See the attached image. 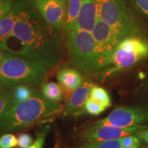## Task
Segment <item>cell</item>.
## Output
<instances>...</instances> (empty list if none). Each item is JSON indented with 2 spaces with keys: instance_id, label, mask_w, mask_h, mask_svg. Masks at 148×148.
<instances>
[{
  "instance_id": "obj_23",
  "label": "cell",
  "mask_w": 148,
  "mask_h": 148,
  "mask_svg": "<svg viewBox=\"0 0 148 148\" xmlns=\"http://www.w3.org/2000/svg\"><path fill=\"white\" fill-rule=\"evenodd\" d=\"M123 148H140V142L137 135H129L120 138Z\"/></svg>"
},
{
  "instance_id": "obj_2",
  "label": "cell",
  "mask_w": 148,
  "mask_h": 148,
  "mask_svg": "<svg viewBox=\"0 0 148 148\" xmlns=\"http://www.w3.org/2000/svg\"><path fill=\"white\" fill-rule=\"evenodd\" d=\"M62 107L35 91L32 97L10 104L0 119V131L17 130L60 113Z\"/></svg>"
},
{
  "instance_id": "obj_29",
  "label": "cell",
  "mask_w": 148,
  "mask_h": 148,
  "mask_svg": "<svg viewBox=\"0 0 148 148\" xmlns=\"http://www.w3.org/2000/svg\"><path fill=\"white\" fill-rule=\"evenodd\" d=\"M0 47V66H1V64H2L3 58H4V51Z\"/></svg>"
},
{
  "instance_id": "obj_16",
  "label": "cell",
  "mask_w": 148,
  "mask_h": 148,
  "mask_svg": "<svg viewBox=\"0 0 148 148\" xmlns=\"http://www.w3.org/2000/svg\"><path fill=\"white\" fill-rule=\"evenodd\" d=\"M42 94L47 99L53 102L58 103L63 100V90L62 86L58 83H43L42 85Z\"/></svg>"
},
{
  "instance_id": "obj_19",
  "label": "cell",
  "mask_w": 148,
  "mask_h": 148,
  "mask_svg": "<svg viewBox=\"0 0 148 148\" xmlns=\"http://www.w3.org/2000/svg\"><path fill=\"white\" fill-rule=\"evenodd\" d=\"M12 99L11 89L0 86V119L10 106Z\"/></svg>"
},
{
  "instance_id": "obj_8",
  "label": "cell",
  "mask_w": 148,
  "mask_h": 148,
  "mask_svg": "<svg viewBox=\"0 0 148 148\" xmlns=\"http://www.w3.org/2000/svg\"><path fill=\"white\" fill-rule=\"evenodd\" d=\"M94 123L117 127H130L148 124V107H118L106 117Z\"/></svg>"
},
{
  "instance_id": "obj_13",
  "label": "cell",
  "mask_w": 148,
  "mask_h": 148,
  "mask_svg": "<svg viewBox=\"0 0 148 148\" xmlns=\"http://www.w3.org/2000/svg\"><path fill=\"white\" fill-rule=\"evenodd\" d=\"M56 77L62 87L69 92L76 89L84 81L78 70L66 64L60 67Z\"/></svg>"
},
{
  "instance_id": "obj_20",
  "label": "cell",
  "mask_w": 148,
  "mask_h": 148,
  "mask_svg": "<svg viewBox=\"0 0 148 148\" xmlns=\"http://www.w3.org/2000/svg\"><path fill=\"white\" fill-rule=\"evenodd\" d=\"M75 148H123L120 139L86 143Z\"/></svg>"
},
{
  "instance_id": "obj_4",
  "label": "cell",
  "mask_w": 148,
  "mask_h": 148,
  "mask_svg": "<svg viewBox=\"0 0 148 148\" xmlns=\"http://www.w3.org/2000/svg\"><path fill=\"white\" fill-rule=\"evenodd\" d=\"M47 69V66L34 61L4 51L0 66V86L11 89L19 85H39Z\"/></svg>"
},
{
  "instance_id": "obj_26",
  "label": "cell",
  "mask_w": 148,
  "mask_h": 148,
  "mask_svg": "<svg viewBox=\"0 0 148 148\" xmlns=\"http://www.w3.org/2000/svg\"><path fill=\"white\" fill-rule=\"evenodd\" d=\"M142 15L148 19V0H130Z\"/></svg>"
},
{
  "instance_id": "obj_5",
  "label": "cell",
  "mask_w": 148,
  "mask_h": 148,
  "mask_svg": "<svg viewBox=\"0 0 148 148\" xmlns=\"http://www.w3.org/2000/svg\"><path fill=\"white\" fill-rule=\"evenodd\" d=\"M66 47L77 69L87 75L95 74V44L91 32L75 27L68 32Z\"/></svg>"
},
{
  "instance_id": "obj_28",
  "label": "cell",
  "mask_w": 148,
  "mask_h": 148,
  "mask_svg": "<svg viewBox=\"0 0 148 148\" xmlns=\"http://www.w3.org/2000/svg\"><path fill=\"white\" fill-rule=\"evenodd\" d=\"M137 136L140 140H143L148 145V127L145 130H144L141 131L140 133H138Z\"/></svg>"
},
{
  "instance_id": "obj_21",
  "label": "cell",
  "mask_w": 148,
  "mask_h": 148,
  "mask_svg": "<svg viewBox=\"0 0 148 148\" xmlns=\"http://www.w3.org/2000/svg\"><path fill=\"white\" fill-rule=\"evenodd\" d=\"M106 108L89 97L84 106L85 112L91 115H99L106 110Z\"/></svg>"
},
{
  "instance_id": "obj_14",
  "label": "cell",
  "mask_w": 148,
  "mask_h": 148,
  "mask_svg": "<svg viewBox=\"0 0 148 148\" xmlns=\"http://www.w3.org/2000/svg\"><path fill=\"white\" fill-rule=\"evenodd\" d=\"M82 4V0H67L64 24V29L67 32L71 31L76 25Z\"/></svg>"
},
{
  "instance_id": "obj_22",
  "label": "cell",
  "mask_w": 148,
  "mask_h": 148,
  "mask_svg": "<svg viewBox=\"0 0 148 148\" xmlns=\"http://www.w3.org/2000/svg\"><path fill=\"white\" fill-rule=\"evenodd\" d=\"M17 145V138L14 134L8 133L0 137V148H15Z\"/></svg>"
},
{
  "instance_id": "obj_17",
  "label": "cell",
  "mask_w": 148,
  "mask_h": 148,
  "mask_svg": "<svg viewBox=\"0 0 148 148\" xmlns=\"http://www.w3.org/2000/svg\"><path fill=\"white\" fill-rule=\"evenodd\" d=\"M11 91H12V97L11 104H14L31 97L34 95L36 90L31 88L30 86L19 85L11 88Z\"/></svg>"
},
{
  "instance_id": "obj_7",
  "label": "cell",
  "mask_w": 148,
  "mask_h": 148,
  "mask_svg": "<svg viewBox=\"0 0 148 148\" xmlns=\"http://www.w3.org/2000/svg\"><path fill=\"white\" fill-rule=\"evenodd\" d=\"M95 44V74H101L108 67L115 49L122 38L110 25L98 18L92 32Z\"/></svg>"
},
{
  "instance_id": "obj_18",
  "label": "cell",
  "mask_w": 148,
  "mask_h": 148,
  "mask_svg": "<svg viewBox=\"0 0 148 148\" xmlns=\"http://www.w3.org/2000/svg\"><path fill=\"white\" fill-rule=\"evenodd\" d=\"M92 100L97 101L106 108H108L112 105L110 96L107 90L101 86L94 85L90 90V97Z\"/></svg>"
},
{
  "instance_id": "obj_12",
  "label": "cell",
  "mask_w": 148,
  "mask_h": 148,
  "mask_svg": "<svg viewBox=\"0 0 148 148\" xmlns=\"http://www.w3.org/2000/svg\"><path fill=\"white\" fill-rule=\"evenodd\" d=\"M98 18L97 0H82V8L75 27L92 33Z\"/></svg>"
},
{
  "instance_id": "obj_11",
  "label": "cell",
  "mask_w": 148,
  "mask_h": 148,
  "mask_svg": "<svg viewBox=\"0 0 148 148\" xmlns=\"http://www.w3.org/2000/svg\"><path fill=\"white\" fill-rule=\"evenodd\" d=\"M93 86L92 81L86 78L84 79L80 86L71 92L65 106V111L68 115L77 116L84 113L85 103L90 97V90Z\"/></svg>"
},
{
  "instance_id": "obj_3",
  "label": "cell",
  "mask_w": 148,
  "mask_h": 148,
  "mask_svg": "<svg viewBox=\"0 0 148 148\" xmlns=\"http://www.w3.org/2000/svg\"><path fill=\"white\" fill-rule=\"evenodd\" d=\"M98 17L125 39L131 37L147 38L145 27L131 8L128 0H97Z\"/></svg>"
},
{
  "instance_id": "obj_10",
  "label": "cell",
  "mask_w": 148,
  "mask_h": 148,
  "mask_svg": "<svg viewBox=\"0 0 148 148\" xmlns=\"http://www.w3.org/2000/svg\"><path fill=\"white\" fill-rule=\"evenodd\" d=\"M36 10L47 23L57 30L64 29L67 0H32Z\"/></svg>"
},
{
  "instance_id": "obj_6",
  "label": "cell",
  "mask_w": 148,
  "mask_h": 148,
  "mask_svg": "<svg viewBox=\"0 0 148 148\" xmlns=\"http://www.w3.org/2000/svg\"><path fill=\"white\" fill-rule=\"evenodd\" d=\"M148 56V38L131 37L123 39L114 50L110 64L101 74L107 77L126 71Z\"/></svg>"
},
{
  "instance_id": "obj_15",
  "label": "cell",
  "mask_w": 148,
  "mask_h": 148,
  "mask_svg": "<svg viewBox=\"0 0 148 148\" xmlns=\"http://www.w3.org/2000/svg\"><path fill=\"white\" fill-rule=\"evenodd\" d=\"M17 17V8L14 1L13 7L9 13L0 21V42L13 30Z\"/></svg>"
},
{
  "instance_id": "obj_24",
  "label": "cell",
  "mask_w": 148,
  "mask_h": 148,
  "mask_svg": "<svg viewBox=\"0 0 148 148\" xmlns=\"http://www.w3.org/2000/svg\"><path fill=\"white\" fill-rule=\"evenodd\" d=\"M48 129H49V126H46L42 128L38 134V137L28 148H44Z\"/></svg>"
},
{
  "instance_id": "obj_1",
  "label": "cell",
  "mask_w": 148,
  "mask_h": 148,
  "mask_svg": "<svg viewBox=\"0 0 148 148\" xmlns=\"http://www.w3.org/2000/svg\"><path fill=\"white\" fill-rule=\"evenodd\" d=\"M15 4L16 24L12 32L0 42V47L48 68L58 65L64 54L59 30L42 18L32 1L17 0Z\"/></svg>"
},
{
  "instance_id": "obj_25",
  "label": "cell",
  "mask_w": 148,
  "mask_h": 148,
  "mask_svg": "<svg viewBox=\"0 0 148 148\" xmlns=\"http://www.w3.org/2000/svg\"><path fill=\"white\" fill-rule=\"evenodd\" d=\"M14 3L13 0H0V21L12 10Z\"/></svg>"
},
{
  "instance_id": "obj_9",
  "label": "cell",
  "mask_w": 148,
  "mask_h": 148,
  "mask_svg": "<svg viewBox=\"0 0 148 148\" xmlns=\"http://www.w3.org/2000/svg\"><path fill=\"white\" fill-rule=\"evenodd\" d=\"M148 127V125L130 127H117L95 123L85 127L79 132V137L86 143L118 140L129 135H137Z\"/></svg>"
},
{
  "instance_id": "obj_27",
  "label": "cell",
  "mask_w": 148,
  "mask_h": 148,
  "mask_svg": "<svg viewBox=\"0 0 148 148\" xmlns=\"http://www.w3.org/2000/svg\"><path fill=\"white\" fill-rule=\"evenodd\" d=\"M18 145L19 148H28L33 143V138L30 134L23 133L17 138Z\"/></svg>"
}]
</instances>
